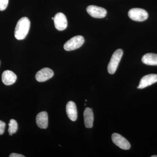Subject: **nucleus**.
Masks as SVG:
<instances>
[{"label":"nucleus","mask_w":157,"mask_h":157,"mask_svg":"<svg viewBox=\"0 0 157 157\" xmlns=\"http://www.w3.org/2000/svg\"><path fill=\"white\" fill-rule=\"evenodd\" d=\"M30 27V21L27 17L20 18L14 30V36L17 40H23L26 37Z\"/></svg>","instance_id":"f257e3e1"},{"label":"nucleus","mask_w":157,"mask_h":157,"mask_svg":"<svg viewBox=\"0 0 157 157\" xmlns=\"http://www.w3.org/2000/svg\"><path fill=\"white\" fill-rule=\"evenodd\" d=\"M123 54V52L122 49H117L114 52L108 64L107 70L109 74H113L115 73Z\"/></svg>","instance_id":"f03ea898"},{"label":"nucleus","mask_w":157,"mask_h":157,"mask_svg":"<svg viewBox=\"0 0 157 157\" xmlns=\"http://www.w3.org/2000/svg\"><path fill=\"white\" fill-rule=\"evenodd\" d=\"M84 42V39L82 36H75L65 43L64 48L67 51L74 50L80 48Z\"/></svg>","instance_id":"7ed1b4c3"},{"label":"nucleus","mask_w":157,"mask_h":157,"mask_svg":"<svg viewBox=\"0 0 157 157\" xmlns=\"http://www.w3.org/2000/svg\"><path fill=\"white\" fill-rule=\"evenodd\" d=\"M128 16L132 20L136 21H143L147 19L148 14L144 9L134 8L128 11Z\"/></svg>","instance_id":"20e7f679"},{"label":"nucleus","mask_w":157,"mask_h":157,"mask_svg":"<svg viewBox=\"0 0 157 157\" xmlns=\"http://www.w3.org/2000/svg\"><path fill=\"white\" fill-rule=\"evenodd\" d=\"M87 13L94 18H104L107 14V10L102 7L95 6H90L86 8Z\"/></svg>","instance_id":"39448f33"},{"label":"nucleus","mask_w":157,"mask_h":157,"mask_svg":"<svg viewBox=\"0 0 157 157\" xmlns=\"http://www.w3.org/2000/svg\"><path fill=\"white\" fill-rule=\"evenodd\" d=\"M112 140L113 143L121 149L128 150L131 148L129 141L120 134L113 133L112 135Z\"/></svg>","instance_id":"423d86ee"},{"label":"nucleus","mask_w":157,"mask_h":157,"mask_svg":"<svg viewBox=\"0 0 157 157\" xmlns=\"http://www.w3.org/2000/svg\"><path fill=\"white\" fill-rule=\"evenodd\" d=\"M54 19L55 26L59 31H63L67 27V20L64 14L63 13H57Z\"/></svg>","instance_id":"0eeeda50"},{"label":"nucleus","mask_w":157,"mask_h":157,"mask_svg":"<svg viewBox=\"0 0 157 157\" xmlns=\"http://www.w3.org/2000/svg\"><path fill=\"white\" fill-rule=\"evenodd\" d=\"M53 75V71L51 69L44 68L37 72L36 75V78L39 82H43L52 78Z\"/></svg>","instance_id":"6e6552de"},{"label":"nucleus","mask_w":157,"mask_h":157,"mask_svg":"<svg viewBox=\"0 0 157 157\" xmlns=\"http://www.w3.org/2000/svg\"><path fill=\"white\" fill-rule=\"evenodd\" d=\"M157 82V74H148L144 76L140 79L137 88L142 89Z\"/></svg>","instance_id":"1a4fd4ad"},{"label":"nucleus","mask_w":157,"mask_h":157,"mask_svg":"<svg viewBox=\"0 0 157 157\" xmlns=\"http://www.w3.org/2000/svg\"><path fill=\"white\" fill-rule=\"evenodd\" d=\"M17 79L16 74L10 70H6L2 74V81L7 86L14 84Z\"/></svg>","instance_id":"9d476101"},{"label":"nucleus","mask_w":157,"mask_h":157,"mask_svg":"<svg viewBox=\"0 0 157 157\" xmlns=\"http://www.w3.org/2000/svg\"><path fill=\"white\" fill-rule=\"evenodd\" d=\"M66 112L70 120L75 121L77 118V110L76 104L73 101H69L66 106Z\"/></svg>","instance_id":"9b49d317"},{"label":"nucleus","mask_w":157,"mask_h":157,"mask_svg":"<svg viewBox=\"0 0 157 157\" xmlns=\"http://www.w3.org/2000/svg\"><path fill=\"white\" fill-rule=\"evenodd\" d=\"M37 126L41 129L47 128L48 126V115L45 111H42L37 114L36 117Z\"/></svg>","instance_id":"f8f14e48"},{"label":"nucleus","mask_w":157,"mask_h":157,"mask_svg":"<svg viewBox=\"0 0 157 157\" xmlns=\"http://www.w3.org/2000/svg\"><path fill=\"white\" fill-rule=\"evenodd\" d=\"M85 126L86 128H92L94 123V116L93 110L91 108H86L83 113Z\"/></svg>","instance_id":"ddd939ff"},{"label":"nucleus","mask_w":157,"mask_h":157,"mask_svg":"<svg viewBox=\"0 0 157 157\" xmlns=\"http://www.w3.org/2000/svg\"><path fill=\"white\" fill-rule=\"evenodd\" d=\"M142 62L146 65L157 66V54L147 53L142 57Z\"/></svg>","instance_id":"4468645a"},{"label":"nucleus","mask_w":157,"mask_h":157,"mask_svg":"<svg viewBox=\"0 0 157 157\" xmlns=\"http://www.w3.org/2000/svg\"><path fill=\"white\" fill-rule=\"evenodd\" d=\"M9 128L8 129V132L9 135H12L13 134L17 132L18 125L17 121L14 119H11L9 122Z\"/></svg>","instance_id":"2eb2a0df"},{"label":"nucleus","mask_w":157,"mask_h":157,"mask_svg":"<svg viewBox=\"0 0 157 157\" xmlns=\"http://www.w3.org/2000/svg\"><path fill=\"white\" fill-rule=\"evenodd\" d=\"M9 0H0V11H2L7 8Z\"/></svg>","instance_id":"dca6fc26"},{"label":"nucleus","mask_w":157,"mask_h":157,"mask_svg":"<svg viewBox=\"0 0 157 157\" xmlns=\"http://www.w3.org/2000/svg\"><path fill=\"white\" fill-rule=\"evenodd\" d=\"M6 124L4 122L0 120V135H3L5 132Z\"/></svg>","instance_id":"f3484780"},{"label":"nucleus","mask_w":157,"mask_h":157,"mask_svg":"<svg viewBox=\"0 0 157 157\" xmlns=\"http://www.w3.org/2000/svg\"><path fill=\"white\" fill-rule=\"evenodd\" d=\"M10 157H25L24 155H22L19 154L17 153H12L9 155Z\"/></svg>","instance_id":"a211bd4d"},{"label":"nucleus","mask_w":157,"mask_h":157,"mask_svg":"<svg viewBox=\"0 0 157 157\" xmlns=\"http://www.w3.org/2000/svg\"><path fill=\"white\" fill-rule=\"evenodd\" d=\"M151 157H157V155H153Z\"/></svg>","instance_id":"6ab92c4d"},{"label":"nucleus","mask_w":157,"mask_h":157,"mask_svg":"<svg viewBox=\"0 0 157 157\" xmlns=\"http://www.w3.org/2000/svg\"><path fill=\"white\" fill-rule=\"evenodd\" d=\"M52 20H54V17H52Z\"/></svg>","instance_id":"aec40b11"}]
</instances>
